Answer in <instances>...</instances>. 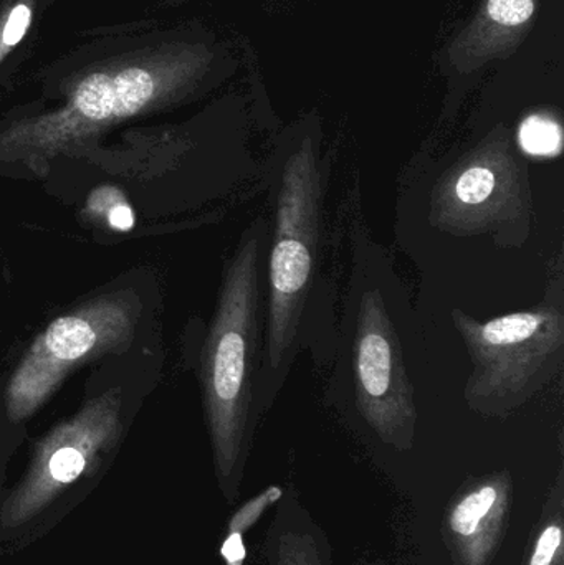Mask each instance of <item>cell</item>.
<instances>
[{"mask_svg":"<svg viewBox=\"0 0 564 565\" xmlns=\"http://www.w3.org/2000/svg\"><path fill=\"white\" fill-rule=\"evenodd\" d=\"M275 224L268 254V308L257 377L258 411L270 408L298 352L327 329L328 305L317 296L320 258V171L300 154L274 174Z\"/></svg>","mask_w":564,"mask_h":565,"instance_id":"cell-1","label":"cell"},{"mask_svg":"<svg viewBox=\"0 0 564 565\" xmlns=\"http://www.w3.org/2000/svg\"><path fill=\"white\" fill-rule=\"evenodd\" d=\"M270 227L258 217L242 235L225 268L217 311L202 362L205 412L219 471L231 475L258 414L257 377L262 362V264Z\"/></svg>","mask_w":564,"mask_h":565,"instance_id":"cell-2","label":"cell"},{"mask_svg":"<svg viewBox=\"0 0 564 565\" xmlns=\"http://www.w3.org/2000/svg\"><path fill=\"white\" fill-rule=\"evenodd\" d=\"M171 63L152 55L106 66L79 79L62 108L13 122L0 132V162L45 175L55 156L102 129L155 108L174 85Z\"/></svg>","mask_w":564,"mask_h":565,"instance_id":"cell-3","label":"cell"},{"mask_svg":"<svg viewBox=\"0 0 564 565\" xmlns=\"http://www.w3.org/2000/svg\"><path fill=\"white\" fill-rule=\"evenodd\" d=\"M121 408L118 391L105 392L36 444L22 480L0 504V540L29 541L70 510L72 491L95 477L121 440Z\"/></svg>","mask_w":564,"mask_h":565,"instance_id":"cell-4","label":"cell"},{"mask_svg":"<svg viewBox=\"0 0 564 565\" xmlns=\"http://www.w3.org/2000/svg\"><path fill=\"white\" fill-rule=\"evenodd\" d=\"M457 328L472 355L467 401L486 414H506L529 401L562 367V298L529 311L480 322L456 311Z\"/></svg>","mask_w":564,"mask_h":565,"instance_id":"cell-5","label":"cell"},{"mask_svg":"<svg viewBox=\"0 0 564 565\" xmlns=\"http://www.w3.org/2000/svg\"><path fill=\"white\" fill-rule=\"evenodd\" d=\"M141 316L132 289L108 292L60 316L32 342L13 371L6 392L7 417L13 424L32 417L60 387L66 375L131 345Z\"/></svg>","mask_w":564,"mask_h":565,"instance_id":"cell-6","label":"cell"},{"mask_svg":"<svg viewBox=\"0 0 564 565\" xmlns=\"http://www.w3.org/2000/svg\"><path fill=\"white\" fill-rule=\"evenodd\" d=\"M353 395L361 414L383 437L413 430L414 388L406 349L393 319L386 288L364 278L361 264L351 280L347 309Z\"/></svg>","mask_w":564,"mask_h":565,"instance_id":"cell-7","label":"cell"},{"mask_svg":"<svg viewBox=\"0 0 564 565\" xmlns=\"http://www.w3.org/2000/svg\"><path fill=\"white\" fill-rule=\"evenodd\" d=\"M506 497L497 484H486L464 497L450 513V531L470 563H482L499 533Z\"/></svg>","mask_w":564,"mask_h":565,"instance_id":"cell-8","label":"cell"},{"mask_svg":"<svg viewBox=\"0 0 564 565\" xmlns=\"http://www.w3.org/2000/svg\"><path fill=\"white\" fill-rule=\"evenodd\" d=\"M500 189L499 171L486 164H473L457 172L450 181V198L466 209H480Z\"/></svg>","mask_w":564,"mask_h":565,"instance_id":"cell-9","label":"cell"},{"mask_svg":"<svg viewBox=\"0 0 564 565\" xmlns=\"http://www.w3.org/2000/svg\"><path fill=\"white\" fill-rule=\"evenodd\" d=\"M86 212L116 232H129L136 224L131 205L123 192L111 185L92 192L86 202Z\"/></svg>","mask_w":564,"mask_h":565,"instance_id":"cell-10","label":"cell"},{"mask_svg":"<svg viewBox=\"0 0 564 565\" xmlns=\"http://www.w3.org/2000/svg\"><path fill=\"white\" fill-rule=\"evenodd\" d=\"M281 491L278 488H270L265 491L262 497L255 498L251 503L245 504L231 524V533H228L227 540H225L224 546H222V557H224L227 565H242L245 561V547L242 543V531L247 530L251 524L257 521V518L270 507L272 503L280 498Z\"/></svg>","mask_w":564,"mask_h":565,"instance_id":"cell-11","label":"cell"},{"mask_svg":"<svg viewBox=\"0 0 564 565\" xmlns=\"http://www.w3.org/2000/svg\"><path fill=\"white\" fill-rule=\"evenodd\" d=\"M520 142L533 156H556L563 148L562 128L552 119L532 116L520 129Z\"/></svg>","mask_w":564,"mask_h":565,"instance_id":"cell-12","label":"cell"},{"mask_svg":"<svg viewBox=\"0 0 564 565\" xmlns=\"http://www.w3.org/2000/svg\"><path fill=\"white\" fill-rule=\"evenodd\" d=\"M32 6L26 0L17 2L9 10L6 20H3V25L0 26V63L22 42L30 23H32Z\"/></svg>","mask_w":564,"mask_h":565,"instance_id":"cell-13","label":"cell"},{"mask_svg":"<svg viewBox=\"0 0 564 565\" xmlns=\"http://www.w3.org/2000/svg\"><path fill=\"white\" fill-rule=\"evenodd\" d=\"M562 524H560V521H552L540 533L529 565H562Z\"/></svg>","mask_w":564,"mask_h":565,"instance_id":"cell-14","label":"cell"},{"mask_svg":"<svg viewBox=\"0 0 564 565\" xmlns=\"http://www.w3.org/2000/svg\"><path fill=\"white\" fill-rule=\"evenodd\" d=\"M489 13L496 22L503 25H519L532 17L533 2L532 0H490Z\"/></svg>","mask_w":564,"mask_h":565,"instance_id":"cell-15","label":"cell"}]
</instances>
